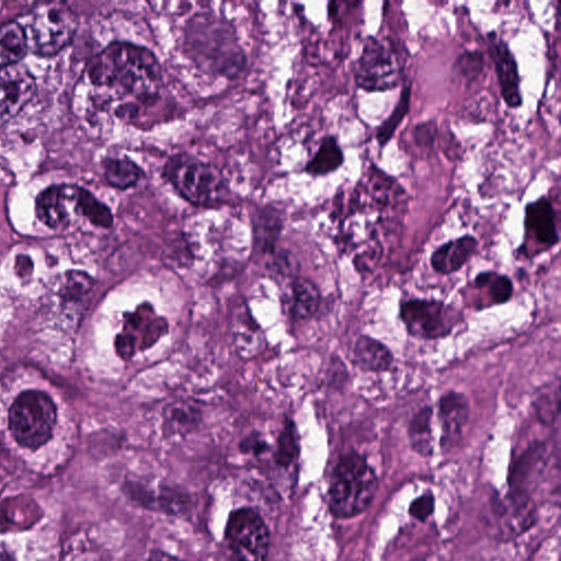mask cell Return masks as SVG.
<instances>
[{"mask_svg":"<svg viewBox=\"0 0 561 561\" xmlns=\"http://www.w3.org/2000/svg\"><path fill=\"white\" fill-rule=\"evenodd\" d=\"M455 65L464 78L473 80L484 71V55L480 52H464Z\"/></svg>","mask_w":561,"mask_h":561,"instance_id":"d6a6232c","label":"cell"},{"mask_svg":"<svg viewBox=\"0 0 561 561\" xmlns=\"http://www.w3.org/2000/svg\"><path fill=\"white\" fill-rule=\"evenodd\" d=\"M359 88L368 93H383L403 83L404 62L395 44L376 37L366 39L354 67Z\"/></svg>","mask_w":561,"mask_h":561,"instance_id":"8992f818","label":"cell"},{"mask_svg":"<svg viewBox=\"0 0 561 561\" xmlns=\"http://www.w3.org/2000/svg\"><path fill=\"white\" fill-rule=\"evenodd\" d=\"M488 48L500 85L503 101L511 109H518L523 105L521 93V79L519 65L508 43L494 31L489 32Z\"/></svg>","mask_w":561,"mask_h":561,"instance_id":"4fadbf2b","label":"cell"},{"mask_svg":"<svg viewBox=\"0 0 561 561\" xmlns=\"http://www.w3.org/2000/svg\"><path fill=\"white\" fill-rule=\"evenodd\" d=\"M525 240L520 248L528 256L534 246L533 256L558 245L559 235L556 213L551 201L542 197L526 204L524 216Z\"/></svg>","mask_w":561,"mask_h":561,"instance_id":"8fae6325","label":"cell"},{"mask_svg":"<svg viewBox=\"0 0 561 561\" xmlns=\"http://www.w3.org/2000/svg\"><path fill=\"white\" fill-rule=\"evenodd\" d=\"M71 186H53L39 194L36 203L38 219L50 228H61L68 222Z\"/></svg>","mask_w":561,"mask_h":561,"instance_id":"ac0fdd59","label":"cell"},{"mask_svg":"<svg viewBox=\"0 0 561 561\" xmlns=\"http://www.w3.org/2000/svg\"><path fill=\"white\" fill-rule=\"evenodd\" d=\"M77 213L82 214L95 226L100 228H111L114 216L109 206L98 200L93 193L73 186V199Z\"/></svg>","mask_w":561,"mask_h":561,"instance_id":"d4e9b609","label":"cell"},{"mask_svg":"<svg viewBox=\"0 0 561 561\" xmlns=\"http://www.w3.org/2000/svg\"><path fill=\"white\" fill-rule=\"evenodd\" d=\"M402 319L409 335L420 340L449 337L463 320L453 306L441 301L412 299L400 305Z\"/></svg>","mask_w":561,"mask_h":561,"instance_id":"9c48e42d","label":"cell"},{"mask_svg":"<svg viewBox=\"0 0 561 561\" xmlns=\"http://www.w3.org/2000/svg\"><path fill=\"white\" fill-rule=\"evenodd\" d=\"M162 178L182 200L196 208H219L231 198L230 181L222 170L187 152L168 157Z\"/></svg>","mask_w":561,"mask_h":561,"instance_id":"3957f363","label":"cell"},{"mask_svg":"<svg viewBox=\"0 0 561 561\" xmlns=\"http://www.w3.org/2000/svg\"><path fill=\"white\" fill-rule=\"evenodd\" d=\"M91 84L121 95L156 93L163 82V67L151 49L128 41H114L88 67Z\"/></svg>","mask_w":561,"mask_h":561,"instance_id":"6da1fadb","label":"cell"},{"mask_svg":"<svg viewBox=\"0 0 561 561\" xmlns=\"http://www.w3.org/2000/svg\"><path fill=\"white\" fill-rule=\"evenodd\" d=\"M345 164V154L334 135H326L314 156L308 160L304 171L311 177H325L335 173Z\"/></svg>","mask_w":561,"mask_h":561,"instance_id":"ffe728a7","label":"cell"},{"mask_svg":"<svg viewBox=\"0 0 561 561\" xmlns=\"http://www.w3.org/2000/svg\"><path fill=\"white\" fill-rule=\"evenodd\" d=\"M94 286V279L80 270H70L64 274L60 294L66 301H78Z\"/></svg>","mask_w":561,"mask_h":561,"instance_id":"4dcf8cb0","label":"cell"},{"mask_svg":"<svg viewBox=\"0 0 561 561\" xmlns=\"http://www.w3.org/2000/svg\"><path fill=\"white\" fill-rule=\"evenodd\" d=\"M242 329H238L236 332V346L240 357H251L253 354L257 353L260 346V328L254 322V319H249V316L242 315Z\"/></svg>","mask_w":561,"mask_h":561,"instance_id":"1f68e13d","label":"cell"},{"mask_svg":"<svg viewBox=\"0 0 561 561\" xmlns=\"http://www.w3.org/2000/svg\"><path fill=\"white\" fill-rule=\"evenodd\" d=\"M28 48L26 30L18 22L0 26V67L19 64L25 59Z\"/></svg>","mask_w":561,"mask_h":561,"instance_id":"603a6c76","label":"cell"},{"mask_svg":"<svg viewBox=\"0 0 561 561\" xmlns=\"http://www.w3.org/2000/svg\"><path fill=\"white\" fill-rule=\"evenodd\" d=\"M284 214L271 204L259 206L251 215L254 247L259 254L276 255L277 246L284 230Z\"/></svg>","mask_w":561,"mask_h":561,"instance_id":"9a60e30c","label":"cell"},{"mask_svg":"<svg viewBox=\"0 0 561 561\" xmlns=\"http://www.w3.org/2000/svg\"><path fill=\"white\" fill-rule=\"evenodd\" d=\"M163 417L165 433L186 435L198 429L202 421V412L198 405L190 400H178L166 407Z\"/></svg>","mask_w":561,"mask_h":561,"instance_id":"44dd1931","label":"cell"},{"mask_svg":"<svg viewBox=\"0 0 561 561\" xmlns=\"http://www.w3.org/2000/svg\"><path fill=\"white\" fill-rule=\"evenodd\" d=\"M102 169L109 185L122 191L139 186L146 178V171L129 156L107 157Z\"/></svg>","mask_w":561,"mask_h":561,"instance_id":"d6986e66","label":"cell"},{"mask_svg":"<svg viewBox=\"0 0 561 561\" xmlns=\"http://www.w3.org/2000/svg\"><path fill=\"white\" fill-rule=\"evenodd\" d=\"M299 455L300 442L295 423L290 419H286L278 438L274 461H276L279 467L288 469L299 459Z\"/></svg>","mask_w":561,"mask_h":561,"instance_id":"f1b7e54d","label":"cell"},{"mask_svg":"<svg viewBox=\"0 0 561 561\" xmlns=\"http://www.w3.org/2000/svg\"><path fill=\"white\" fill-rule=\"evenodd\" d=\"M16 274L20 279H26L32 276L33 262L30 257L18 256L15 263Z\"/></svg>","mask_w":561,"mask_h":561,"instance_id":"74e56055","label":"cell"},{"mask_svg":"<svg viewBox=\"0 0 561 561\" xmlns=\"http://www.w3.org/2000/svg\"><path fill=\"white\" fill-rule=\"evenodd\" d=\"M533 405L538 420L547 427L554 426L559 411V383L555 389L554 384L553 387H545L543 391L536 395Z\"/></svg>","mask_w":561,"mask_h":561,"instance_id":"f546056e","label":"cell"},{"mask_svg":"<svg viewBox=\"0 0 561 561\" xmlns=\"http://www.w3.org/2000/svg\"><path fill=\"white\" fill-rule=\"evenodd\" d=\"M116 350L118 356L123 360H130L136 351V340L133 336L128 334V332H122V334L117 336Z\"/></svg>","mask_w":561,"mask_h":561,"instance_id":"8d00e7d4","label":"cell"},{"mask_svg":"<svg viewBox=\"0 0 561 561\" xmlns=\"http://www.w3.org/2000/svg\"><path fill=\"white\" fill-rule=\"evenodd\" d=\"M473 286L474 290L483 295V303L479 309L508 303L514 291L512 280L495 271L479 273Z\"/></svg>","mask_w":561,"mask_h":561,"instance_id":"7402d4cb","label":"cell"},{"mask_svg":"<svg viewBox=\"0 0 561 561\" xmlns=\"http://www.w3.org/2000/svg\"><path fill=\"white\" fill-rule=\"evenodd\" d=\"M192 507V499L186 490L171 485H160L156 489L155 511L171 517H183Z\"/></svg>","mask_w":561,"mask_h":561,"instance_id":"4316f807","label":"cell"},{"mask_svg":"<svg viewBox=\"0 0 561 561\" xmlns=\"http://www.w3.org/2000/svg\"><path fill=\"white\" fill-rule=\"evenodd\" d=\"M291 314L297 322H306L317 313L320 292L317 286L306 279H295L292 283Z\"/></svg>","mask_w":561,"mask_h":561,"instance_id":"cb8c5ba5","label":"cell"},{"mask_svg":"<svg viewBox=\"0 0 561 561\" xmlns=\"http://www.w3.org/2000/svg\"><path fill=\"white\" fill-rule=\"evenodd\" d=\"M379 480L361 454L349 452L340 457L329 488V509L336 518L350 519L368 509L376 495Z\"/></svg>","mask_w":561,"mask_h":561,"instance_id":"277c9868","label":"cell"},{"mask_svg":"<svg viewBox=\"0 0 561 561\" xmlns=\"http://www.w3.org/2000/svg\"><path fill=\"white\" fill-rule=\"evenodd\" d=\"M410 102L411 84L407 83L406 85H404L402 93H400L399 100L394 110L376 130V140L377 143H379L380 147L383 148L389 142H391L393 136L400 127V124H402L408 116V113L410 111Z\"/></svg>","mask_w":561,"mask_h":561,"instance_id":"83f0119b","label":"cell"},{"mask_svg":"<svg viewBox=\"0 0 561 561\" xmlns=\"http://www.w3.org/2000/svg\"><path fill=\"white\" fill-rule=\"evenodd\" d=\"M438 137L437 123L434 121L422 122L412 131V139L422 152H431Z\"/></svg>","mask_w":561,"mask_h":561,"instance_id":"836d02e7","label":"cell"},{"mask_svg":"<svg viewBox=\"0 0 561 561\" xmlns=\"http://www.w3.org/2000/svg\"><path fill=\"white\" fill-rule=\"evenodd\" d=\"M478 240L472 235H465L443 244L433 251L431 266L435 272L449 276L460 271L475 255Z\"/></svg>","mask_w":561,"mask_h":561,"instance_id":"2e32d148","label":"cell"},{"mask_svg":"<svg viewBox=\"0 0 561 561\" xmlns=\"http://www.w3.org/2000/svg\"><path fill=\"white\" fill-rule=\"evenodd\" d=\"M225 541L232 561H267L270 532L260 512L254 508H238L228 515Z\"/></svg>","mask_w":561,"mask_h":561,"instance_id":"ba28073f","label":"cell"},{"mask_svg":"<svg viewBox=\"0 0 561 561\" xmlns=\"http://www.w3.org/2000/svg\"><path fill=\"white\" fill-rule=\"evenodd\" d=\"M491 508L497 534L503 541L528 532L537 522L535 502L522 490L512 489L506 497L492 499Z\"/></svg>","mask_w":561,"mask_h":561,"instance_id":"30bf717a","label":"cell"},{"mask_svg":"<svg viewBox=\"0 0 561 561\" xmlns=\"http://www.w3.org/2000/svg\"><path fill=\"white\" fill-rule=\"evenodd\" d=\"M435 509V498L432 492H427V494L420 496L414 502L411 503L409 513L412 518L420 522H426Z\"/></svg>","mask_w":561,"mask_h":561,"instance_id":"e575fe53","label":"cell"},{"mask_svg":"<svg viewBox=\"0 0 561 561\" xmlns=\"http://www.w3.org/2000/svg\"><path fill=\"white\" fill-rule=\"evenodd\" d=\"M438 417L442 426V450L450 451L460 443L463 430L471 417L468 398L462 393L453 391L445 393L439 399Z\"/></svg>","mask_w":561,"mask_h":561,"instance_id":"5bb4252c","label":"cell"},{"mask_svg":"<svg viewBox=\"0 0 561 561\" xmlns=\"http://www.w3.org/2000/svg\"><path fill=\"white\" fill-rule=\"evenodd\" d=\"M433 408L420 409L412 417L408 426V438L411 449L423 457H429L434 451V440L432 433Z\"/></svg>","mask_w":561,"mask_h":561,"instance_id":"484cf974","label":"cell"},{"mask_svg":"<svg viewBox=\"0 0 561 561\" xmlns=\"http://www.w3.org/2000/svg\"><path fill=\"white\" fill-rule=\"evenodd\" d=\"M183 51L204 73L234 79L247 68V55L235 28L211 13L194 15L183 36Z\"/></svg>","mask_w":561,"mask_h":561,"instance_id":"7a4b0ae2","label":"cell"},{"mask_svg":"<svg viewBox=\"0 0 561 561\" xmlns=\"http://www.w3.org/2000/svg\"><path fill=\"white\" fill-rule=\"evenodd\" d=\"M77 17L63 3H43L34 7L26 31L31 50L41 56H53L70 45L77 31Z\"/></svg>","mask_w":561,"mask_h":561,"instance_id":"52a82bcc","label":"cell"},{"mask_svg":"<svg viewBox=\"0 0 561 561\" xmlns=\"http://www.w3.org/2000/svg\"><path fill=\"white\" fill-rule=\"evenodd\" d=\"M147 561H186L182 560L174 555H170L164 551H160V549H153L148 556Z\"/></svg>","mask_w":561,"mask_h":561,"instance_id":"f35d334b","label":"cell"},{"mask_svg":"<svg viewBox=\"0 0 561 561\" xmlns=\"http://www.w3.org/2000/svg\"><path fill=\"white\" fill-rule=\"evenodd\" d=\"M36 93V79L20 64L0 67V124L13 119Z\"/></svg>","mask_w":561,"mask_h":561,"instance_id":"7c38bea8","label":"cell"},{"mask_svg":"<svg viewBox=\"0 0 561 561\" xmlns=\"http://www.w3.org/2000/svg\"><path fill=\"white\" fill-rule=\"evenodd\" d=\"M352 362L363 372L383 373L391 369L394 354L380 340L361 336L354 343Z\"/></svg>","mask_w":561,"mask_h":561,"instance_id":"e0dca14e","label":"cell"},{"mask_svg":"<svg viewBox=\"0 0 561 561\" xmlns=\"http://www.w3.org/2000/svg\"><path fill=\"white\" fill-rule=\"evenodd\" d=\"M0 561H16L14 555L2 543H0Z\"/></svg>","mask_w":561,"mask_h":561,"instance_id":"ab89813d","label":"cell"},{"mask_svg":"<svg viewBox=\"0 0 561 561\" xmlns=\"http://www.w3.org/2000/svg\"><path fill=\"white\" fill-rule=\"evenodd\" d=\"M57 421L53 399L44 392L21 393L8 412V428L21 448L37 451L51 441Z\"/></svg>","mask_w":561,"mask_h":561,"instance_id":"5b68a950","label":"cell"},{"mask_svg":"<svg viewBox=\"0 0 561 561\" xmlns=\"http://www.w3.org/2000/svg\"><path fill=\"white\" fill-rule=\"evenodd\" d=\"M239 448L244 454L260 457L269 451L270 446L260 433L254 432L240 442Z\"/></svg>","mask_w":561,"mask_h":561,"instance_id":"d590c367","label":"cell"}]
</instances>
